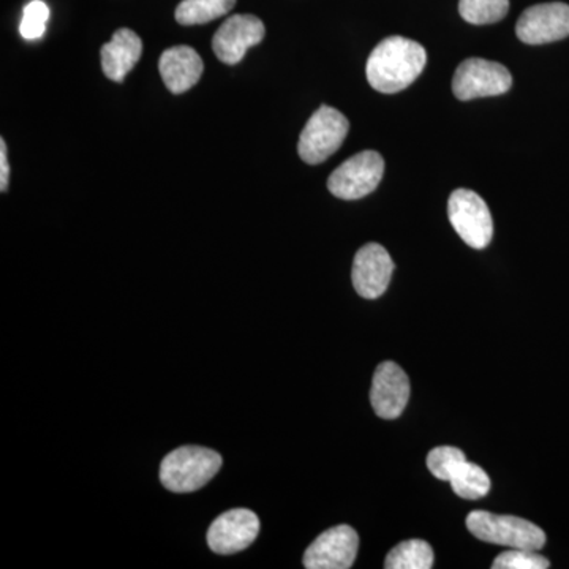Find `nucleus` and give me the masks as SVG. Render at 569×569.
<instances>
[{"label": "nucleus", "instance_id": "obj_1", "mask_svg": "<svg viewBox=\"0 0 569 569\" xmlns=\"http://www.w3.org/2000/svg\"><path fill=\"white\" fill-rule=\"evenodd\" d=\"M426 63L427 52L418 41L389 37L369 56L367 81L377 92L397 93L417 81Z\"/></svg>", "mask_w": 569, "mask_h": 569}, {"label": "nucleus", "instance_id": "obj_2", "mask_svg": "<svg viewBox=\"0 0 569 569\" xmlns=\"http://www.w3.org/2000/svg\"><path fill=\"white\" fill-rule=\"evenodd\" d=\"M222 456L212 449L182 447L163 459L160 481L176 493H189L204 488L222 468Z\"/></svg>", "mask_w": 569, "mask_h": 569}, {"label": "nucleus", "instance_id": "obj_3", "mask_svg": "<svg viewBox=\"0 0 569 569\" xmlns=\"http://www.w3.org/2000/svg\"><path fill=\"white\" fill-rule=\"evenodd\" d=\"M467 527L470 533L481 541L511 549L539 550L546 545L545 531L533 522L516 516L473 511L468 515Z\"/></svg>", "mask_w": 569, "mask_h": 569}, {"label": "nucleus", "instance_id": "obj_4", "mask_svg": "<svg viewBox=\"0 0 569 569\" xmlns=\"http://www.w3.org/2000/svg\"><path fill=\"white\" fill-rule=\"evenodd\" d=\"M350 132V122L342 112L331 107L318 108L299 137V157L309 164L323 163L339 151Z\"/></svg>", "mask_w": 569, "mask_h": 569}, {"label": "nucleus", "instance_id": "obj_5", "mask_svg": "<svg viewBox=\"0 0 569 569\" xmlns=\"http://www.w3.org/2000/svg\"><path fill=\"white\" fill-rule=\"evenodd\" d=\"M449 222L467 246L486 249L492 241V216L486 201L478 193L458 189L448 201Z\"/></svg>", "mask_w": 569, "mask_h": 569}, {"label": "nucleus", "instance_id": "obj_6", "mask_svg": "<svg viewBox=\"0 0 569 569\" xmlns=\"http://www.w3.org/2000/svg\"><path fill=\"white\" fill-rule=\"evenodd\" d=\"M385 173V160L376 151L356 153L329 176V192L340 200H359L372 193Z\"/></svg>", "mask_w": 569, "mask_h": 569}, {"label": "nucleus", "instance_id": "obj_7", "mask_svg": "<svg viewBox=\"0 0 569 569\" xmlns=\"http://www.w3.org/2000/svg\"><path fill=\"white\" fill-rule=\"evenodd\" d=\"M512 77L507 67L486 59H467L458 67L452 80V92L459 100L482 99L508 92Z\"/></svg>", "mask_w": 569, "mask_h": 569}, {"label": "nucleus", "instance_id": "obj_8", "mask_svg": "<svg viewBox=\"0 0 569 569\" xmlns=\"http://www.w3.org/2000/svg\"><path fill=\"white\" fill-rule=\"evenodd\" d=\"M359 537L350 526L326 530L305 553L307 569H348L358 556Z\"/></svg>", "mask_w": 569, "mask_h": 569}, {"label": "nucleus", "instance_id": "obj_9", "mask_svg": "<svg viewBox=\"0 0 569 569\" xmlns=\"http://www.w3.org/2000/svg\"><path fill=\"white\" fill-rule=\"evenodd\" d=\"M260 533V519L250 509L238 508L223 512L208 530V545L216 553L230 556L252 546Z\"/></svg>", "mask_w": 569, "mask_h": 569}, {"label": "nucleus", "instance_id": "obj_10", "mask_svg": "<svg viewBox=\"0 0 569 569\" xmlns=\"http://www.w3.org/2000/svg\"><path fill=\"white\" fill-rule=\"evenodd\" d=\"M516 33L527 44H546L569 37V6L538 3L520 14Z\"/></svg>", "mask_w": 569, "mask_h": 569}, {"label": "nucleus", "instance_id": "obj_11", "mask_svg": "<svg viewBox=\"0 0 569 569\" xmlns=\"http://www.w3.org/2000/svg\"><path fill=\"white\" fill-rule=\"evenodd\" d=\"M264 24L253 14H234L220 26L212 39V50L219 61L236 66L244 59L247 50L264 39Z\"/></svg>", "mask_w": 569, "mask_h": 569}, {"label": "nucleus", "instance_id": "obj_12", "mask_svg": "<svg viewBox=\"0 0 569 569\" xmlns=\"http://www.w3.org/2000/svg\"><path fill=\"white\" fill-rule=\"evenodd\" d=\"M395 272V261L383 246L370 242L358 250L353 261V279L356 293L366 299L380 298L388 290Z\"/></svg>", "mask_w": 569, "mask_h": 569}, {"label": "nucleus", "instance_id": "obj_13", "mask_svg": "<svg viewBox=\"0 0 569 569\" xmlns=\"http://www.w3.org/2000/svg\"><path fill=\"white\" fill-rule=\"evenodd\" d=\"M410 399V380L396 362H381L373 373L370 403L378 417L396 419L406 410Z\"/></svg>", "mask_w": 569, "mask_h": 569}, {"label": "nucleus", "instance_id": "obj_14", "mask_svg": "<svg viewBox=\"0 0 569 569\" xmlns=\"http://www.w3.org/2000/svg\"><path fill=\"white\" fill-rule=\"evenodd\" d=\"M159 70L168 91L183 93L198 84L203 74L204 63L193 48L181 44L163 52Z\"/></svg>", "mask_w": 569, "mask_h": 569}, {"label": "nucleus", "instance_id": "obj_15", "mask_svg": "<svg viewBox=\"0 0 569 569\" xmlns=\"http://www.w3.org/2000/svg\"><path fill=\"white\" fill-rule=\"evenodd\" d=\"M142 54V41L130 29H119L102 48V69L108 80L122 82Z\"/></svg>", "mask_w": 569, "mask_h": 569}, {"label": "nucleus", "instance_id": "obj_16", "mask_svg": "<svg viewBox=\"0 0 569 569\" xmlns=\"http://www.w3.org/2000/svg\"><path fill=\"white\" fill-rule=\"evenodd\" d=\"M236 0H182L176 9L181 26H200L219 20L234 9Z\"/></svg>", "mask_w": 569, "mask_h": 569}, {"label": "nucleus", "instance_id": "obj_17", "mask_svg": "<svg viewBox=\"0 0 569 569\" xmlns=\"http://www.w3.org/2000/svg\"><path fill=\"white\" fill-rule=\"evenodd\" d=\"M433 565V550L422 539L400 542L385 560L387 569H430Z\"/></svg>", "mask_w": 569, "mask_h": 569}, {"label": "nucleus", "instance_id": "obj_18", "mask_svg": "<svg viewBox=\"0 0 569 569\" xmlns=\"http://www.w3.org/2000/svg\"><path fill=\"white\" fill-rule=\"evenodd\" d=\"M449 482L456 496L463 500H479L490 492L489 475L477 463L467 462V460L460 463Z\"/></svg>", "mask_w": 569, "mask_h": 569}, {"label": "nucleus", "instance_id": "obj_19", "mask_svg": "<svg viewBox=\"0 0 569 569\" xmlns=\"http://www.w3.org/2000/svg\"><path fill=\"white\" fill-rule=\"evenodd\" d=\"M509 10V0H460L459 13L470 24H493L503 20Z\"/></svg>", "mask_w": 569, "mask_h": 569}, {"label": "nucleus", "instance_id": "obj_20", "mask_svg": "<svg viewBox=\"0 0 569 569\" xmlns=\"http://www.w3.org/2000/svg\"><path fill=\"white\" fill-rule=\"evenodd\" d=\"M466 460L462 449L438 447L433 448L427 456V467H429L433 477L441 479V481H449L460 463L466 462Z\"/></svg>", "mask_w": 569, "mask_h": 569}, {"label": "nucleus", "instance_id": "obj_21", "mask_svg": "<svg viewBox=\"0 0 569 569\" xmlns=\"http://www.w3.org/2000/svg\"><path fill=\"white\" fill-rule=\"evenodd\" d=\"M549 560L537 550L512 549L500 553L492 563L493 569H548Z\"/></svg>", "mask_w": 569, "mask_h": 569}, {"label": "nucleus", "instance_id": "obj_22", "mask_svg": "<svg viewBox=\"0 0 569 569\" xmlns=\"http://www.w3.org/2000/svg\"><path fill=\"white\" fill-rule=\"evenodd\" d=\"M48 18H50V9H48L47 3L41 2V0H32L31 3H28L20 24L22 39H40L47 31Z\"/></svg>", "mask_w": 569, "mask_h": 569}, {"label": "nucleus", "instance_id": "obj_23", "mask_svg": "<svg viewBox=\"0 0 569 569\" xmlns=\"http://www.w3.org/2000/svg\"><path fill=\"white\" fill-rule=\"evenodd\" d=\"M9 179H10V167L9 160H7V142L6 140H0V190L2 192H7L9 189Z\"/></svg>", "mask_w": 569, "mask_h": 569}]
</instances>
